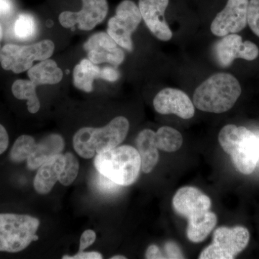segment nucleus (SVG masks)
Returning <instances> with one entry per match:
<instances>
[{
	"mask_svg": "<svg viewBox=\"0 0 259 259\" xmlns=\"http://www.w3.org/2000/svg\"><path fill=\"white\" fill-rule=\"evenodd\" d=\"M65 163L59 182L64 186H69L74 182L79 173V164L77 158L71 153L64 155Z\"/></svg>",
	"mask_w": 259,
	"mask_h": 259,
	"instance_id": "bb28decb",
	"label": "nucleus"
},
{
	"mask_svg": "<svg viewBox=\"0 0 259 259\" xmlns=\"http://www.w3.org/2000/svg\"><path fill=\"white\" fill-rule=\"evenodd\" d=\"M95 166L99 173L126 187L134 184L141 168L139 151L131 146H122L97 153Z\"/></svg>",
	"mask_w": 259,
	"mask_h": 259,
	"instance_id": "f03ea898",
	"label": "nucleus"
},
{
	"mask_svg": "<svg viewBox=\"0 0 259 259\" xmlns=\"http://www.w3.org/2000/svg\"><path fill=\"white\" fill-rule=\"evenodd\" d=\"M59 22L64 28H70L74 27L76 25L74 12H63L59 15Z\"/></svg>",
	"mask_w": 259,
	"mask_h": 259,
	"instance_id": "72a5a7b5",
	"label": "nucleus"
},
{
	"mask_svg": "<svg viewBox=\"0 0 259 259\" xmlns=\"http://www.w3.org/2000/svg\"><path fill=\"white\" fill-rule=\"evenodd\" d=\"M126 257L123 255H115V256L112 257L111 259H125Z\"/></svg>",
	"mask_w": 259,
	"mask_h": 259,
	"instance_id": "58836bf2",
	"label": "nucleus"
},
{
	"mask_svg": "<svg viewBox=\"0 0 259 259\" xmlns=\"http://www.w3.org/2000/svg\"><path fill=\"white\" fill-rule=\"evenodd\" d=\"M2 38H3V28H2L1 25H0V42H1Z\"/></svg>",
	"mask_w": 259,
	"mask_h": 259,
	"instance_id": "a19ab883",
	"label": "nucleus"
},
{
	"mask_svg": "<svg viewBox=\"0 0 259 259\" xmlns=\"http://www.w3.org/2000/svg\"><path fill=\"white\" fill-rule=\"evenodd\" d=\"M9 146V136L6 129L0 124V155L8 149Z\"/></svg>",
	"mask_w": 259,
	"mask_h": 259,
	"instance_id": "c9c22d12",
	"label": "nucleus"
},
{
	"mask_svg": "<svg viewBox=\"0 0 259 259\" xmlns=\"http://www.w3.org/2000/svg\"><path fill=\"white\" fill-rule=\"evenodd\" d=\"M169 0H139L141 16L150 31L162 41L171 40L172 32L165 20Z\"/></svg>",
	"mask_w": 259,
	"mask_h": 259,
	"instance_id": "9b49d317",
	"label": "nucleus"
},
{
	"mask_svg": "<svg viewBox=\"0 0 259 259\" xmlns=\"http://www.w3.org/2000/svg\"><path fill=\"white\" fill-rule=\"evenodd\" d=\"M165 251L166 253V258H184L183 253L181 251L180 247L174 242H168L166 243Z\"/></svg>",
	"mask_w": 259,
	"mask_h": 259,
	"instance_id": "473e14b6",
	"label": "nucleus"
},
{
	"mask_svg": "<svg viewBox=\"0 0 259 259\" xmlns=\"http://www.w3.org/2000/svg\"><path fill=\"white\" fill-rule=\"evenodd\" d=\"M218 141L238 171L253 173L258 162L256 135L242 126L227 125L219 133Z\"/></svg>",
	"mask_w": 259,
	"mask_h": 259,
	"instance_id": "7ed1b4c3",
	"label": "nucleus"
},
{
	"mask_svg": "<svg viewBox=\"0 0 259 259\" xmlns=\"http://www.w3.org/2000/svg\"><path fill=\"white\" fill-rule=\"evenodd\" d=\"M146 258H166L165 255L156 245H151L148 247L146 253Z\"/></svg>",
	"mask_w": 259,
	"mask_h": 259,
	"instance_id": "e433bc0d",
	"label": "nucleus"
},
{
	"mask_svg": "<svg viewBox=\"0 0 259 259\" xmlns=\"http://www.w3.org/2000/svg\"><path fill=\"white\" fill-rule=\"evenodd\" d=\"M54 49V44L50 40L28 46L7 44L0 50V64L5 70L20 74L28 71L34 61L49 59Z\"/></svg>",
	"mask_w": 259,
	"mask_h": 259,
	"instance_id": "39448f33",
	"label": "nucleus"
},
{
	"mask_svg": "<svg viewBox=\"0 0 259 259\" xmlns=\"http://www.w3.org/2000/svg\"><path fill=\"white\" fill-rule=\"evenodd\" d=\"M241 92V84L234 76L218 73L196 89L193 104L201 111L223 113L234 106Z\"/></svg>",
	"mask_w": 259,
	"mask_h": 259,
	"instance_id": "f257e3e1",
	"label": "nucleus"
},
{
	"mask_svg": "<svg viewBox=\"0 0 259 259\" xmlns=\"http://www.w3.org/2000/svg\"><path fill=\"white\" fill-rule=\"evenodd\" d=\"M64 147V139L61 136L49 135L35 145L31 155L27 159V166L30 170L37 169L49 158L60 154Z\"/></svg>",
	"mask_w": 259,
	"mask_h": 259,
	"instance_id": "f3484780",
	"label": "nucleus"
},
{
	"mask_svg": "<svg viewBox=\"0 0 259 259\" xmlns=\"http://www.w3.org/2000/svg\"><path fill=\"white\" fill-rule=\"evenodd\" d=\"M64 259H101L102 255L98 252H79L74 256L64 255L62 257Z\"/></svg>",
	"mask_w": 259,
	"mask_h": 259,
	"instance_id": "f704fd0d",
	"label": "nucleus"
},
{
	"mask_svg": "<svg viewBox=\"0 0 259 259\" xmlns=\"http://www.w3.org/2000/svg\"><path fill=\"white\" fill-rule=\"evenodd\" d=\"M155 141L158 149L171 153L178 151L183 144V137L177 130L163 126L155 134Z\"/></svg>",
	"mask_w": 259,
	"mask_h": 259,
	"instance_id": "5701e85b",
	"label": "nucleus"
},
{
	"mask_svg": "<svg viewBox=\"0 0 259 259\" xmlns=\"http://www.w3.org/2000/svg\"><path fill=\"white\" fill-rule=\"evenodd\" d=\"M257 149H258V158L259 161V136H257Z\"/></svg>",
	"mask_w": 259,
	"mask_h": 259,
	"instance_id": "ea45409f",
	"label": "nucleus"
},
{
	"mask_svg": "<svg viewBox=\"0 0 259 259\" xmlns=\"http://www.w3.org/2000/svg\"><path fill=\"white\" fill-rule=\"evenodd\" d=\"M96 240V233L92 230L84 231L80 238L79 252L88 248L89 246L93 245Z\"/></svg>",
	"mask_w": 259,
	"mask_h": 259,
	"instance_id": "2f4dec72",
	"label": "nucleus"
},
{
	"mask_svg": "<svg viewBox=\"0 0 259 259\" xmlns=\"http://www.w3.org/2000/svg\"><path fill=\"white\" fill-rule=\"evenodd\" d=\"M36 143L32 136L23 135L15 141L10 151V159L15 163H20L28 159L31 155Z\"/></svg>",
	"mask_w": 259,
	"mask_h": 259,
	"instance_id": "b1692460",
	"label": "nucleus"
},
{
	"mask_svg": "<svg viewBox=\"0 0 259 259\" xmlns=\"http://www.w3.org/2000/svg\"><path fill=\"white\" fill-rule=\"evenodd\" d=\"M100 68L90 59H83L75 66L73 73L74 84L76 88L86 93L93 90V81L100 77Z\"/></svg>",
	"mask_w": 259,
	"mask_h": 259,
	"instance_id": "412c9836",
	"label": "nucleus"
},
{
	"mask_svg": "<svg viewBox=\"0 0 259 259\" xmlns=\"http://www.w3.org/2000/svg\"><path fill=\"white\" fill-rule=\"evenodd\" d=\"M36 32V23L31 15L23 13L19 15L14 25L15 36L20 40H28L35 36Z\"/></svg>",
	"mask_w": 259,
	"mask_h": 259,
	"instance_id": "a878e982",
	"label": "nucleus"
},
{
	"mask_svg": "<svg viewBox=\"0 0 259 259\" xmlns=\"http://www.w3.org/2000/svg\"><path fill=\"white\" fill-rule=\"evenodd\" d=\"M107 13V0H82V8L74 13L75 20L81 30H91L105 20Z\"/></svg>",
	"mask_w": 259,
	"mask_h": 259,
	"instance_id": "dca6fc26",
	"label": "nucleus"
},
{
	"mask_svg": "<svg viewBox=\"0 0 259 259\" xmlns=\"http://www.w3.org/2000/svg\"><path fill=\"white\" fill-rule=\"evenodd\" d=\"M92 127H83L74 135L73 144L76 152L83 158H91L95 156V150L91 143Z\"/></svg>",
	"mask_w": 259,
	"mask_h": 259,
	"instance_id": "393cba45",
	"label": "nucleus"
},
{
	"mask_svg": "<svg viewBox=\"0 0 259 259\" xmlns=\"http://www.w3.org/2000/svg\"><path fill=\"white\" fill-rule=\"evenodd\" d=\"M13 95L18 100H26L28 111L35 114L40 109V104L36 94V86L30 80L19 79L12 86Z\"/></svg>",
	"mask_w": 259,
	"mask_h": 259,
	"instance_id": "4be33fe9",
	"label": "nucleus"
},
{
	"mask_svg": "<svg viewBox=\"0 0 259 259\" xmlns=\"http://www.w3.org/2000/svg\"><path fill=\"white\" fill-rule=\"evenodd\" d=\"M155 134L156 133L152 130H144L136 139L138 151L141 156V169L146 174L153 171L159 158L158 148L155 141Z\"/></svg>",
	"mask_w": 259,
	"mask_h": 259,
	"instance_id": "a211bd4d",
	"label": "nucleus"
},
{
	"mask_svg": "<svg viewBox=\"0 0 259 259\" xmlns=\"http://www.w3.org/2000/svg\"><path fill=\"white\" fill-rule=\"evenodd\" d=\"M216 214L209 211L200 212L188 218L187 237L193 243H201L209 236L217 224Z\"/></svg>",
	"mask_w": 259,
	"mask_h": 259,
	"instance_id": "6ab92c4d",
	"label": "nucleus"
},
{
	"mask_svg": "<svg viewBox=\"0 0 259 259\" xmlns=\"http://www.w3.org/2000/svg\"><path fill=\"white\" fill-rule=\"evenodd\" d=\"M100 79L106 80V81L115 82L120 78V73L112 66H105L104 68H100Z\"/></svg>",
	"mask_w": 259,
	"mask_h": 259,
	"instance_id": "7c9ffc66",
	"label": "nucleus"
},
{
	"mask_svg": "<svg viewBox=\"0 0 259 259\" xmlns=\"http://www.w3.org/2000/svg\"><path fill=\"white\" fill-rule=\"evenodd\" d=\"M64 163V155L61 153L53 156L42 163L34 179L35 191L42 194L49 193L56 182L59 181Z\"/></svg>",
	"mask_w": 259,
	"mask_h": 259,
	"instance_id": "2eb2a0df",
	"label": "nucleus"
},
{
	"mask_svg": "<svg viewBox=\"0 0 259 259\" xmlns=\"http://www.w3.org/2000/svg\"><path fill=\"white\" fill-rule=\"evenodd\" d=\"M13 10V3L10 0H0V17L9 15Z\"/></svg>",
	"mask_w": 259,
	"mask_h": 259,
	"instance_id": "4c0bfd02",
	"label": "nucleus"
},
{
	"mask_svg": "<svg viewBox=\"0 0 259 259\" xmlns=\"http://www.w3.org/2000/svg\"><path fill=\"white\" fill-rule=\"evenodd\" d=\"M141 20L142 16L139 7L131 0H124L116 8L115 16L109 20L107 33L119 47L132 51L134 45L131 36L139 26Z\"/></svg>",
	"mask_w": 259,
	"mask_h": 259,
	"instance_id": "423d86ee",
	"label": "nucleus"
},
{
	"mask_svg": "<svg viewBox=\"0 0 259 259\" xmlns=\"http://www.w3.org/2000/svg\"><path fill=\"white\" fill-rule=\"evenodd\" d=\"M174 208L177 213L186 218L208 211L210 208V199L198 189L193 187H184L177 191L172 200Z\"/></svg>",
	"mask_w": 259,
	"mask_h": 259,
	"instance_id": "ddd939ff",
	"label": "nucleus"
},
{
	"mask_svg": "<svg viewBox=\"0 0 259 259\" xmlns=\"http://www.w3.org/2000/svg\"><path fill=\"white\" fill-rule=\"evenodd\" d=\"M29 79L35 86L56 84L63 79V71L55 61L51 59L41 61L28 70Z\"/></svg>",
	"mask_w": 259,
	"mask_h": 259,
	"instance_id": "aec40b11",
	"label": "nucleus"
},
{
	"mask_svg": "<svg viewBox=\"0 0 259 259\" xmlns=\"http://www.w3.org/2000/svg\"><path fill=\"white\" fill-rule=\"evenodd\" d=\"M248 24L252 31L259 37V0H250L248 9Z\"/></svg>",
	"mask_w": 259,
	"mask_h": 259,
	"instance_id": "c85d7f7f",
	"label": "nucleus"
},
{
	"mask_svg": "<svg viewBox=\"0 0 259 259\" xmlns=\"http://www.w3.org/2000/svg\"><path fill=\"white\" fill-rule=\"evenodd\" d=\"M214 55L220 66L228 67L236 59L255 60L259 55V49L249 40L243 41L239 35L229 34L214 44Z\"/></svg>",
	"mask_w": 259,
	"mask_h": 259,
	"instance_id": "6e6552de",
	"label": "nucleus"
},
{
	"mask_svg": "<svg viewBox=\"0 0 259 259\" xmlns=\"http://www.w3.org/2000/svg\"><path fill=\"white\" fill-rule=\"evenodd\" d=\"M249 238V232L244 227H221L214 231L213 243L221 248L227 259H232L245 249Z\"/></svg>",
	"mask_w": 259,
	"mask_h": 259,
	"instance_id": "4468645a",
	"label": "nucleus"
},
{
	"mask_svg": "<svg viewBox=\"0 0 259 259\" xmlns=\"http://www.w3.org/2000/svg\"><path fill=\"white\" fill-rule=\"evenodd\" d=\"M94 182H95L94 183L97 190L103 194L115 193L118 192L120 190V187H122L100 173L97 175Z\"/></svg>",
	"mask_w": 259,
	"mask_h": 259,
	"instance_id": "cd10ccee",
	"label": "nucleus"
},
{
	"mask_svg": "<svg viewBox=\"0 0 259 259\" xmlns=\"http://www.w3.org/2000/svg\"><path fill=\"white\" fill-rule=\"evenodd\" d=\"M153 107L161 115L174 114L182 119H190L194 115L193 102L187 94L177 89L160 91L153 100Z\"/></svg>",
	"mask_w": 259,
	"mask_h": 259,
	"instance_id": "9d476101",
	"label": "nucleus"
},
{
	"mask_svg": "<svg viewBox=\"0 0 259 259\" xmlns=\"http://www.w3.org/2000/svg\"><path fill=\"white\" fill-rule=\"evenodd\" d=\"M129 122L122 116L115 117L105 127H92V146L100 153L117 147L125 140L129 130Z\"/></svg>",
	"mask_w": 259,
	"mask_h": 259,
	"instance_id": "f8f14e48",
	"label": "nucleus"
},
{
	"mask_svg": "<svg viewBox=\"0 0 259 259\" xmlns=\"http://www.w3.org/2000/svg\"><path fill=\"white\" fill-rule=\"evenodd\" d=\"M200 259H227L226 254L214 243L209 245L199 255Z\"/></svg>",
	"mask_w": 259,
	"mask_h": 259,
	"instance_id": "c756f323",
	"label": "nucleus"
},
{
	"mask_svg": "<svg viewBox=\"0 0 259 259\" xmlns=\"http://www.w3.org/2000/svg\"><path fill=\"white\" fill-rule=\"evenodd\" d=\"M248 0H228L211 24L212 34L223 37L243 30L248 24Z\"/></svg>",
	"mask_w": 259,
	"mask_h": 259,
	"instance_id": "0eeeda50",
	"label": "nucleus"
},
{
	"mask_svg": "<svg viewBox=\"0 0 259 259\" xmlns=\"http://www.w3.org/2000/svg\"><path fill=\"white\" fill-rule=\"evenodd\" d=\"M83 48L88 52V59L97 65L109 63L112 66H117L125 59L123 51L106 32L94 34L85 42Z\"/></svg>",
	"mask_w": 259,
	"mask_h": 259,
	"instance_id": "1a4fd4ad",
	"label": "nucleus"
},
{
	"mask_svg": "<svg viewBox=\"0 0 259 259\" xmlns=\"http://www.w3.org/2000/svg\"><path fill=\"white\" fill-rule=\"evenodd\" d=\"M40 226L37 218L28 214H0V251L17 253L37 241Z\"/></svg>",
	"mask_w": 259,
	"mask_h": 259,
	"instance_id": "20e7f679",
	"label": "nucleus"
}]
</instances>
